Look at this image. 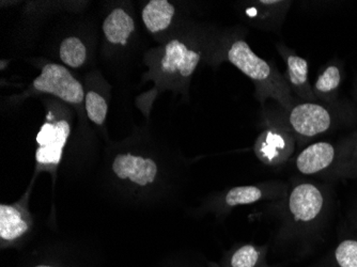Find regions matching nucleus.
<instances>
[{"mask_svg":"<svg viewBox=\"0 0 357 267\" xmlns=\"http://www.w3.org/2000/svg\"><path fill=\"white\" fill-rule=\"evenodd\" d=\"M227 58L256 85L261 101H278L286 110L294 105L291 89L284 76L275 66L252 52L248 42L236 40L227 52Z\"/></svg>","mask_w":357,"mask_h":267,"instance_id":"nucleus-1","label":"nucleus"},{"mask_svg":"<svg viewBox=\"0 0 357 267\" xmlns=\"http://www.w3.org/2000/svg\"><path fill=\"white\" fill-rule=\"evenodd\" d=\"M296 148V136L286 124L266 126L257 137L254 151L266 166H280L289 160Z\"/></svg>","mask_w":357,"mask_h":267,"instance_id":"nucleus-2","label":"nucleus"},{"mask_svg":"<svg viewBox=\"0 0 357 267\" xmlns=\"http://www.w3.org/2000/svg\"><path fill=\"white\" fill-rule=\"evenodd\" d=\"M332 124L330 110L316 102L294 104L288 110L289 128L300 139H312L326 134Z\"/></svg>","mask_w":357,"mask_h":267,"instance_id":"nucleus-3","label":"nucleus"},{"mask_svg":"<svg viewBox=\"0 0 357 267\" xmlns=\"http://www.w3.org/2000/svg\"><path fill=\"white\" fill-rule=\"evenodd\" d=\"M38 91L53 94L70 104H80L84 100V88L66 66L48 63L33 82Z\"/></svg>","mask_w":357,"mask_h":267,"instance_id":"nucleus-4","label":"nucleus"},{"mask_svg":"<svg viewBox=\"0 0 357 267\" xmlns=\"http://www.w3.org/2000/svg\"><path fill=\"white\" fill-rule=\"evenodd\" d=\"M288 208L296 222L312 224L322 215L326 208V196L312 183H301L291 192Z\"/></svg>","mask_w":357,"mask_h":267,"instance_id":"nucleus-5","label":"nucleus"},{"mask_svg":"<svg viewBox=\"0 0 357 267\" xmlns=\"http://www.w3.org/2000/svg\"><path fill=\"white\" fill-rule=\"evenodd\" d=\"M70 125L67 121L46 122L37 135L39 144L36 158L41 165H57L61 160L62 151L70 136Z\"/></svg>","mask_w":357,"mask_h":267,"instance_id":"nucleus-6","label":"nucleus"},{"mask_svg":"<svg viewBox=\"0 0 357 267\" xmlns=\"http://www.w3.org/2000/svg\"><path fill=\"white\" fill-rule=\"evenodd\" d=\"M202 59L199 52L190 49L185 43L174 39L165 46V53L160 60V70L164 74L180 76L188 79L197 69Z\"/></svg>","mask_w":357,"mask_h":267,"instance_id":"nucleus-7","label":"nucleus"},{"mask_svg":"<svg viewBox=\"0 0 357 267\" xmlns=\"http://www.w3.org/2000/svg\"><path fill=\"white\" fill-rule=\"evenodd\" d=\"M339 155V148L328 142H314L298 154L296 166L305 176L332 172Z\"/></svg>","mask_w":357,"mask_h":267,"instance_id":"nucleus-8","label":"nucleus"},{"mask_svg":"<svg viewBox=\"0 0 357 267\" xmlns=\"http://www.w3.org/2000/svg\"><path fill=\"white\" fill-rule=\"evenodd\" d=\"M278 48L286 62V80L290 89L294 90L304 102H316L318 98L310 84V69L307 60L284 45H278Z\"/></svg>","mask_w":357,"mask_h":267,"instance_id":"nucleus-9","label":"nucleus"},{"mask_svg":"<svg viewBox=\"0 0 357 267\" xmlns=\"http://www.w3.org/2000/svg\"><path fill=\"white\" fill-rule=\"evenodd\" d=\"M112 170L121 180L130 178L132 182L140 186L153 183L158 174V166L153 160L128 153L120 154L115 158Z\"/></svg>","mask_w":357,"mask_h":267,"instance_id":"nucleus-10","label":"nucleus"},{"mask_svg":"<svg viewBox=\"0 0 357 267\" xmlns=\"http://www.w3.org/2000/svg\"><path fill=\"white\" fill-rule=\"evenodd\" d=\"M134 29H135V23L133 19L120 8L114 10L106 17L103 24L104 35L107 41L112 44L126 45Z\"/></svg>","mask_w":357,"mask_h":267,"instance_id":"nucleus-11","label":"nucleus"},{"mask_svg":"<svg viewBox=\"0 0 357 267\" xmlns=\"http://www.w3.org/2000/svg\"><path fill=\"white\" fill-rule=\"evenodd\" d=\"M176 9L167 0H151L142 10V21L152 33L167 29Z\"/></svg>","mask_w":357,"mask_h":267,"instance_id":"nucleus-12","label":"nucleus"},{"mask_svg":"<svg viewBox=\"0 0 357 267\" xmlns=\"http://www.w3.org/2000/svg\"><path fill=\"white\" fill-rule=\"evenodd\" d=\"M342 72L338 64L331 63L326 66L314 82V96L322 101L332 102L342 85Z\"/></svg>","mask_w":357,"mask_h":267,"instance_id":"nucleus-13","label":"nucleus"},{"mask_svg":"<svg viewBox=\"0 0 357 267\" xmlns=\"http://www.w3.org/2000/svg\"><path fill=\"white\" fill-rule=\"evenodd\" d=\"M331 174L337 178H357V132L339 146L338 158Z\"/></svg>","mask_w":357,"mask_h":267,"instance_id":"nucleus-14","label":"nucleus"},{"mask_svg":"<svg viewBox=\"0 0 357 267\" xmlns=\"http://www.w3.org/2000/svg\"><path fill=\"white\" fill-rule=\"evenodd\" d=\"M27 230V222L15 206H0V238L14 241L23 236Z\"/></svg>","mask_w":357,"mask_h":267,"instance_id":"nucleus-15","label":"nucleus"},{"mask_svg":"<svg viewBox=\"0 0 357 267\" xmlns=\"http://www.w3.org/2000/svg\"><path fill=\"white\" fill-rule=\"evenodd\" d=\"M59 55L63 63L76 69L85 63L87 49L78 38L70 37L62 41Z\"/></svg>","mask_w":357,"mask_h":267,"instance_id":"nucleus-16","label":"nucleus"},{"mask_svg":"<svg viewBox=\"0 0 357 267\" xmlns=\"http://www.w3.org/2000/svg\"><path fill=\"white\" fill-rule=\"evenodd\" d=\"M264 196L266 192L258 186H238L228 192L225 201L229 206H245L260 201Z\"/></svg>","mask_w":357,"mask_h":267,"instance_id":"nucleus-17","label":"nucleus"},{"mask_svg":"<svg viewBox=\"0 0 357 267\" xmlns=\"http://www.w3.org/2000/svg\"><path fill=\"white\" fill-rule=\"evenodd\" d=\"M86 112L89 119L98 125H102L107 116L108 106L103 96L89 91L85 96Z\"/></svg>","mask_w":357,"mask_h":267,"instance_id":"nucleus-18","label":"nucleus"},{"mask_svg":"<svg viewBox=\"0 0 357 267\" xmlns=\"http://www.w3.org/2000/svg\"><path fill=\"white\" fill-rule=\"evenodd\" d=\"M334 261L338 267H357V240L347 238L339 243L335 249Z\"/></svg>","mask_w":357,"mask_h":267,"instance_id":"nucleus-19","label":"nucleus"},{"mask_svg":"<svg viewBox=\"0 0 357 267\" xmlns=\"http://www.w3.org/2000/svg\"><path fill=\"white\" fill-rule=\"evenodd\" d=\"M262 252L254 245L238 248L231 258L232 267H257L261 260Z\"/></svg>","mask_w":357,"mask_h":267,"instance_id":"nucleus-20","label":"nucleus"},{"mask_svg":"<svg viewBox=\"0 0 357 267\" xmlns=\"http://www.w3.org/2000/svg\"><path fill=\"white\" fill-rule=\"evenodd\" d=\"M37 267H51V266H44V265H41V266H37Z\"/></svg>","mask_w":357,"mask_h":267,"instance_id":"nucleus-21","label":"nucleus"}]
</instances>
